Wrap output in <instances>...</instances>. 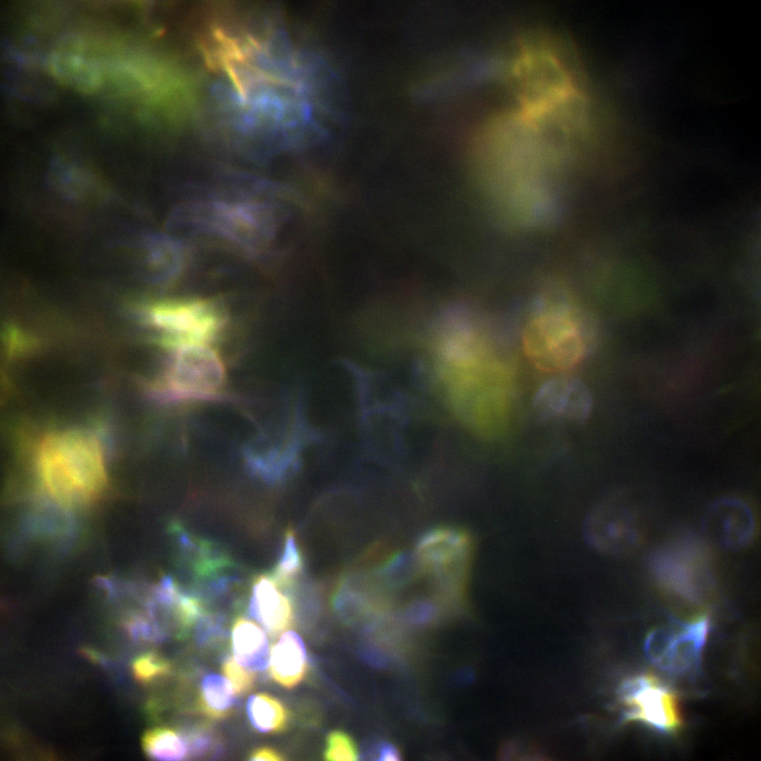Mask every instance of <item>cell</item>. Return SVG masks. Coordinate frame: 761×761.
Masks as SVG:
<instances>
[{"label": "cell", "mask_w": 761, "mask_h": 761, "mask_svg": "<svg viewBox=\"0 0 761 761\" xmlns=\"http://www.w3.org/2000/svg\"><path fill=\"white\" fill-rule=\"evenodd\" d=\"M428 358L434 385L458 421L478 436L500 435L511 413L510 376L483 331L471 323L454 326L435 340Z\"/></svg>", "instance_id": "cell-1"}, {"label": "cell", "mask_w": 761, "mask_h": 761, "mask_svg": "<svg viewBox=\"0 0 761 761\" xmlns=\"http://www.w3.org/2000/svg\"><path fill=\"white\" fill-rule=\"evenodd\" d=\"M42 484L60 504L75 506L97 498L107 483L100 442L82 430H67L46 435L37 453Z\"/></svg>", "instance_id": "cell-2"}, {"label": "cell", "mask_w": 761, "mask_h": 761, "mask_svg": "<svg viewBox=\"0 0 761 761\" xmlns=\"http://www.w3.org/2000/svg\"><path fill=\"white\" fill-rule=\"evenodd\" d=\"M521 115L540 123H561L584 114L583 97L571 70L543 42L526 44L516 64Z\"/></svg>", "instance_id": "cell-3"}, {"label": "cell", "mask_w": 761, "mask_h": 761, "mask_svg": "<svg viewBox=\"0 0 761 761\" xmlns=\"http://www.w3.org/2000/svg\"><path fill=\"white\" fill-rule=\"evenodd\" d=\"M594 328L567 303L540 300L523 333L526 356L539 370L558 372L576 366L588 354Z\"/></svg>", "instance_id": "cell-4"}, {"label": "cell", "mask_w": 761, "mask_h": 761, "mask_svg": "<svg viewBox=\"0 0 761 761\" xmlns=\"http://www.w3.org/2000/svg\"><path fill=\"white\" fill-rule=\"evenodd\" d=\"M137 309L141 321L157 331L154 342L167 351L217 340L230 323L223 302L211 297H170L141 303Z\"/></svg>", "instance_id": "cell-5"}, {"label": "cell", "mask_w": 761, "mask_h": 761, "mask_svg": "<svg viewBox=\"0 0 761 761\" xmlns=\"http://www.w3.org/2000/svg\"><path fill=\"white\" fill-rule=\"evenodd\" d=\"M412 552L418 567L439 602H464L474 556V540L465 530L440 526L426 531Z\"/></svg>", "instance_id": "cell-6"}, {"label": "cell", "mask_w": 761, "mask_h": 761, "mask_svg": "<svg viewBox=\"0 0 761 761\" xmlns=\"http://www.w3.org/2000/svg\"><path fill=\"white\" fill-rule=\"evenodd\" d=\"M168 351L161 379L151 390L154 399L172 404L228 399L223 392L225 366L216 349L190 344Z\"/></svg>", "instance_id": "cell-7"}, {"label": "cell", "mask_w": 761, "mask_h": 761, "mask_svg": "<svg viewBox=\"0 0 761 761\" xmlns=\"http://www.w3.org/2000/svg\"><path fill=\"white\" fill-rule=\"evenodd\" d=\"M269 206L253 200L212 202L197 215L210 231L249 253L259 251L271 240L276 228Z\"/></svg>", "instance_id": "cell-8"}, {"label": "cell", "mask_w": 761, "mask_h": 761, "mask_svg": "<svg viewBox=\"0 0 761 761\" xmlns=\"http://www.w3.org/2000/svg\"><path fill=\"white\" fill-rule=\"evenodd\" d=\"M652 630L646 637L644 651L656 667L676 676H692L701 668L707 639L709 620L703 616L688 622L674 621Z\"/></svg>", "instance_id": "cell-9"}, {"label": "cell", "mask_w": 761, "mask_h": 761, "mask_svg": "<svg viewBox=\"0 0 761 761\" xmlns=\"http://www.w3.org/2000/svg\"><path fill=\"white\" fill-rule=\"evenodd\" d=\"M623 723L636 722L669 734L681 725L676 695L657 678L641 674L625 680L619 689Z\"/></svg>", "instance_id": "cell-10"}, {"label": "cell", "mask_w": 761, "mask_h": 761, "mask_svg": "<svg viewBox=\"0 0 761 761\" xmlns=\"http://www.w3.org/2000/svg\"><path fill=\"white\" fill-rule=\"evenodd\" d=\"M533 407L544 420L567 419L582 423L589 416L593 398L586 385L571 376L552 378L537 390Z\"/></svg>", "instance_id": "cell-11"}, {"label": "cell", "mask_w": 761, "mask_h": 761, "mask_svg": "<svg viewBox=\"0 0 761 761\" xmlns=\"http://www.w3.org/2000/svg\"><path fill=\"white\" fill-rule=\"evenodd\" d=\"M270 576H258L253 584L249 613L272 635L277 636L293 621V607L289 597L283 593Z\"/></svg>", "instance_id": "cell-12"}, {"label": "cell", "mask_w": 761, "mask_h": 761, "mask_svg": "<svg viewBox=\"0 0 761 761\" xmlns=\"http://www.w3.org/2000/svg\"><path fill=\"white\" fill-rule=\"evenodd\" d=\"M308 669L307 651L300 636L285 632L272 648L270 674L279 685L292 688L304 678Z\"/></svg>", "instance_id": "cell-13"}, {"label": "cell", "mask_w": 761, "mask_h": 761, "mask_svg": "<svg viewBox=\"0 0 761 761\" xmlns=\"http://www.w3.org/2000/svg\"><path fill=\"white\" fill-rule=\"evenodd\" d=\"M586 534L595 547L612 552L625 549L634 537L628 517L605 507L597 508L588 516Z\"/></svg>", "instance_id": "cell-14"}, {"label": "cell", "mask_w": 761, "mask_h": 761, "mask_svg": "<svg viewBox=\"0 0 761 761\" xmlns=\"http://www.w3.org/2000/svg\"><path fill=\"white\" fill-rule=\"evenodd\" d=\"M145 247L147 265L153 279L165 287L175 285L186 266L183 245L173 239L152 236L147 238Z\"/></svg>", "instance_id": "cell-15"}, {"label": "cell", "mask_w": 761, "mask_h": 761, "mask_svg": "<svg viewBox=\"0 0 761 761\" xmlns=\"http://www.w3.org/2000/svg\"><path fill=\"white\" fill-rule=\"evenodd\" d=\"M232 647L237 662L249 669H265L269 661L268 640L255 623L240 617L232 629Z\"/></svg>", "instance_id": "cell-16"}, {"label": "cell", "mask_w": 761, "mask_h": 761, "mask_svg": "<svg viewBox=\"0 0 761 761\" xmlns=\"http://www.w3.org/2000/svg\"><path fill=\"white\" fill-rule=\"evenodd\" d=\"M708 522L719 530V536L726 544L745 543L753 529V516L748 508L736 500L719 501L711 508Z\"/></svg>", "instance_id": "cell-17"}, {"label": "cell", "mask_w": 761, "mask_h": 761, "mask_svg": "<svg viewBox=\"0 0 761 761\" xmlns=\"http://www.w3.org/2000/svg\"><path fill=\"white\" fill-rule=\"evenodd\" d=\"M247 712L252 726L262 733H275L284 729L289 714L277 698L266 694L252 695L247 700Z\"/></svg>", "instance_id": "cell-18"}, {"label": "cell", "mask_w": 761, "mask_h": 761, "mask_svg": "<svg viewBox=\"0 0 761 761\" xmlns=\"http://www.w3.org/2000/svg\"><path fill=\"white\" fill-rule=\"evenodd\" d=\"M233 688L225 678L217 674L206 676L201 684L200 707L208 717H227L235 706Z\"/></svg>", "instance_id": "cell-19"}, {"label": "cell", "mask_w": 761, "mask_h": 761, "mask_svg": "<svg viewBox=\"0 0 761 761\" xmlns=\"http://www.w3.org/2000/svg\"><path fill=\"white\" fill-rule=\"evenodd\" d=\"M145 754L159 760H180L187 755L182 736L167 727H156L146 731L142 738Z\"/></svg>", "instance_id": "cell-20"}, {"label": "cell", "mask_w": 761, "mask_h": 761, "mask_svg": "<svg viewBox=\"0 0 761 761\" xmlns=\"http://www.w3.org/2000/svg\"><path fill=\"white\" fill-rule=\"evenodd\" d=\"M304 558L293 530H287L284 545L279 560L271 576L280 588L290 589L297 576L302 572Z\"/></svg>", "instance_id": "cell-21"}, {"label": "cell", "mask_w": 761, "mask_h": 761, "mask_svg": "<svg viewBox=\"0 0 761 761\" xmlns=\"http://www.w3.org/2000/svg\"><path fill=\"white\" fill-rule=\"evenodd\" d=\"M49 182L61 195L69 199L80 197L89 187L86 172L75 166L56 163L49 172Z\"/></svg>", "instance_id": "cell-22"}, {"label": "cell", "mask_w": 761, "mask_h": 761, "mask_svg": "<svg viewBox=\"0 0 761 761\" xmlns=\"http://www.w3.org/2000/svg\"><path fill=\"white\" fill-rule=\"evenodd\" d=\"M132 668L135 679L147 683L167 676L171 672V665L159 654L147 652L136 658Z\"/></svg>", "instance_id": "cell-23"}, {"label": "cell", "mask_w": 761, "mask_h": 761, "mask_svg": "<svg viewBox=\"0 0 761 761\" xmlns=\"http://www.w3.org/2000/svg\"><path fill=\"white\" fill-rule=\"evenodd\" d=\"M357 747L352 738L346 733L335 731L326 738L324 758L326 760H356Z\"/></svg>", "instance_id": "cell-24"}, {"label": "cell", "mask_w": 761, "mask_h": 761, "mask_svg": "<svg viewBox=\"0 0 761 761\" xmlns=\"http://www.w3.org/2000/svg\"><path fill=\"white\" fill-rule=\"evenodd\" d=\"M187 753L194 757H205L212 753L215 740L206 727L197 726L185 730L182 736Z\"/></svg>", "instance_id": "cell-25"}, {"label": "cell", "mask_w": 761, "mask_h": 761, "mask_svg": "<svg viewBox=\"0 0 761 761\" xmlns=\"http://www.w3.org/2000/svg\"><path fill=\"white\" fill-rule=\"evenodd\" d=\"M222 670L230 680L234 691L239 695L245 694L254 686V674L240 666L231 657H227L223 662Z\"/></svg>", "instance_id": "cell-26"}, {"label": "cell", "mask_w": 761, "mask_h": 761, "mask_svg": "<svg viewBox=\"0 0 761 761\" xmlns=\"http://www.w3.org/2000/svg\"><path fill=\"white\" fill-rule=\"evenodd\" d=\"M125 626L129 634L135 640L161 641L165 638L164 632L155 621L143 616L130 617Z\"/></svg>", "instance_id": "cell-27"}, {"label": "cell", "mask_w": 761, "mask_h": 761, "mask_svg": "<svg viewBox=\"0 0 761 761\" xmlns=\"http://www.w3.org/2000/svg\"><path fill=\"white\" fill-rule=\"evenodd\" d=\"M222 618L218 616L204 614L199 620L196 629V639L202 645H209L217 642L225 635Z\"/></svg>", "instance_id": "cell-28"}, {"label": "cell", "mask_w": 761, "mask_h": 761, "mask_svg": "<svg viewBox=\"0 0 761 761\" xmlns=\"http://www.w3.org/2000/svg\"><path fill=\"white\" fill-rule=\"evenodd\" d=\"M282 755L271 748H261L255 750L250 756L252 760H281Z\"/></svg>", "instance_id": "cell-29"}, {"label": "cell", "mask_w": 761, "mask_h": 761, "mask_svg": "<svg viewBox=\"0 0 761 761\" xmlns=\"http://www.w3.org/2000/svg\"><path fill=\"white\" fill-rule=\"evenodd\" d=\"M378 758L380 760H398L400 755L395 747L386 744L380 748Z\"/></svg>", "instance_id": "cell-30"}]
</instances>
